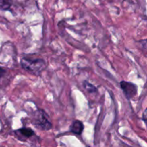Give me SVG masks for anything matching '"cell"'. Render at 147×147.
Wrapping results in <instances>:
<instances>
[{"label": "cell", "mask_w": 147, "mask_h": 147, "mask_svg": "<svg viewBox=\"0 0 147 147\" xmlns=\"http://www.w3.org/2000/svg\"><path fill=\"white\" fill-rule=\"evenodd\" d=\"M20 64L24 70L36 76H39L46 67L45 61L40 58L24 57L22 58Z\"/></svg>", "instance_id": "6da1fadb"}, {"label": "cell", "mask_w": 147, "mask_h": 147, "mask_svg": "<svg viewBox=\"0 0 147 147\" xmlns=\"http://www.w3.org/2000/svg\"><path fill=\"white\" fill-rule=\"evenodd\" d=\"M32 122L37 129L42 131H48L52 128V123L47 113L42 109H37L33 113Z\"/></svg>", "instance_id": "7a4b0ae2"}, {"label": "cell", "mask_w": 147, "mask_h": 147, "mask_svg": "<svg viewBox=\"0 0 147 147\" xmlns=\"http://www.w3.org/2000/svg\"><path fill=\"white\" fill-rule=\"evenodd\" d=\"M120 86L128 100H131L137 94V86L136 84L128 81H121Z\"/></svg>", "instance_id": "3957f363"}, {"label": "cell", "mask_w": 147, "mask_h": 147, "mask_svg": "<svg viewBox=\"0 0 147 147\" xmlns=\"http://www.w3.org/2000/svg\"><path fill=\"white\" fill-rule=\"evenodd\" d=\"M16 135L20 140H25L29 138L32 137L35 135L34 131L30 128H21L15 131Z\"/></svg>", "instance_id": "277c9868"}, {"label": "cell", "mask_w": 147, "mask_h": 147, "mask_svg": "<svg viewBox=\"0 0 147 147\" xmlns=\"http://www.w3.org/2000/svg\"><path fill=\"white\" fill-rule=\"evenodd\" d=\"M84 129V125L81 121L76 120L73 122L70 127V130L72 133L77 135H80Z\"/></svg>", "instance_id": "5b68a950"}, {"label": "cell", "mask_w": 147, "mask_h": 147, "mask_svg": "<svg viewBox=\"0 0 147 147\" xmlns=\"http://www.w3.org/2000/svg\"><path fill=\"white\" fill-rule=\"evenodd\" d=\"M83 88H84L90 93H96L98 90L97 88H96V86H93V84L90 83L88 81H87V80H84V81H83Z\"/></svg>", "instance_id": "8992f818"}, {"label": "cell", "mask_w": 147, "mask_h": 147, "mask_svg": "<svg viewBox=\"0 0 147 147\" xmlns=\"http://www.w3.org/2000/svg\"><path fill=\"white\" fill-rule=\"evenodd\" d=\"M12 4V0H0V9H9Z\"/></svg>", "instance_id": "52a82bcc"}, {"label": "cell", "mask_w": 147, "mask_h": 147, "mask_svg": "<svg viewBox=\"0 0 147 147\" xmlns=\"http://www.w3.org/2000/svg\"><path fill=\"white\" fill-rule=\"evenodd\" d=\"M138 43L140 45V47L143 53L147 56V39L146 40H140V41L138 42Z\"/></svg>", "instance_id": "ba28073f"}, {"label": "cell", "mask_w": 147, "mask_h": 147, "mask_svg": "<svg viewBox=\"0 0 147 147\" xmlns=\"http://www.w3.org/2000/svg\"><path fill=\"white\" fill-rule=\"evenodd\" d=\"M142 119H143L144 122L146 124V128H147V109L144 111V112L143 113V116H142Z\"/></svg>", "instance_id": "9c48e42d"}, {"label": "cell", "mask_w": 147, "mask_h": 147, "mask_svg": "<svg viewBox=\"0 0 147 147\" xmlns=\"http://www.w3.org/2000/svg\"><path fill=\"white\" fill-rule=\"evenodd\" d=\"M5 73H6V70H4V68H2V67H0V79H1V78L4 76V75H5Z\"/></svg>", "instance_id": "30bf717a"}]
</instances>
